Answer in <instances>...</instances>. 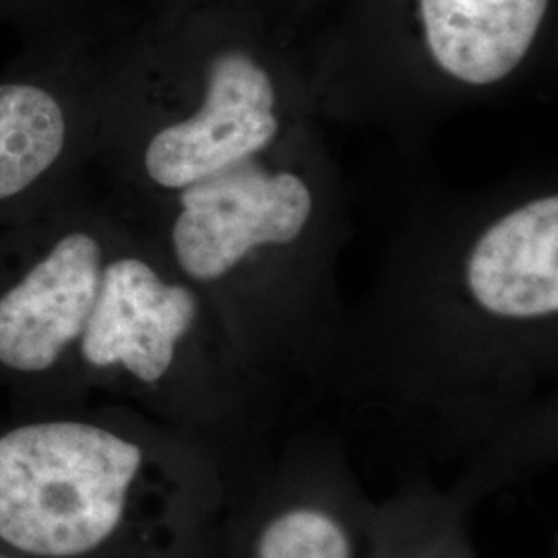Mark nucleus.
Instances as JSON below:
<instances>
[{
    "mask_svg": "<svg viewBox=\"0 0 558 558\" xmlns=\"http://www.w3.org/2000/svg\"><path fill=\"white\" fill-rule=\"evenodd\" d=\"M480 304L500 317L558 311V197L527 203L490 226L468 263Z\"/></svg>",
    "mask_w": 558,
    "mask_h": 558,
    "instance_id": "6",
    "label": "nucleus"
},
{
    "mask_svg": "<svg viewBox=\"0 0 558 558\" xmlns=\"http://www.w3.org/2000/svg\"><path fill=\"white\" fill-rule=\"evenodd\" d=\"M106 236L73 191L0 230V398L7 410L73 405L81 336L100 292Z\"/></svg>",
    "mask_w": 558,
    "mask_h": 558,
    "instance_id": "1",
    "label": "nucleus"
},
{
    "mask_svg": "<svg viewBox=\"0 0 558 558\" xmlns=\"http://www.w3.org/2000/svg\"><path fill=\"white\" fill-rule=\"evenodd\" d=\"M259 558H350V546L336 521L315 511H294L265 530Z\"/></svg>",
    "mask_w": 558,
    "mask_h": 558,
    "instance_id": "8",
    "label": "nucleus"
},
{
    "mask_svg": "<svg viewBox=\"0 0 558 558\" xmlns=\"http://www.w3.org/2000/svg\"><path fill=\"white\" fill-rule=\"evenodd\" d=\"M71 0H0V23L20 27L34 41L64 38Z\"/></svg>",
    "mask_w": 558,
    "mask_h": 558,
    "instance_id": "9",
    "label": "nucleus"
},
{
    "mask_svg": "<svg viewBox=\"0 0 558 558\" xmlns=\"http://www.w3.org/2000/svg\"><path fill=\"white\" fill-rule=\"evenodd\" d=\"M548 0H420L440 69L470 85L505 80L532 48Z\"/></svg>",
    "mask_w": 558,
    "mask_h": 558,
    "instance_id": "7",
    "label": "nucleus"
},
{
    "mask_svg": "<svg viewBox=\"0 0 558 558\" xmlns=\"http://www.w3.org/2000/svg\"><path fill=\"white\" fill-rule=\"evenodd\" d=\"M179 205L170 226L174 260L189 278L214 281L248 251L296 239L311 216L313 197L294 174L269 177L239 161L182 189Z\"/></svg>",
    "mask_w": 558,
    "mask_h": 558,
    "instance_id": "4",
    "label": "nucleus"
},
{
    "mask_svg": "<svg viewBox=\"0 0 558 558\" xmlns=\"http://www.w3.org/2000/svg\"><path fill=\"white\" fill-rule=\"evenodd\" d=\"M269 75L242 52H221L207 69L199 108L156 126L141 147V172L160 191L182 189L244 161L278 133Z\"/></svg>",
    "mask_w": 558,
    "mask_h": 558,
    "instance_id": "5",
    "label": "nucleus"
},
{
    "mask_svg": "<svg viewBox=\"0 0 558 558\" xmlns=\"http://www.w3.org/2000/svg\"><path fill=\"white\" fill-rule=\"evenodd\" d=\"M199 315L191 288L163 278L137 253L106 255L100 292L81 336L75 389L89 377L120 373L156 389L177 366Z\"/></svg>",
    "mask_w": 558,
    "mask_h": 558,
    "instance_id": "3",
    "label": "nucleus"
},
{
    "mask_svg": "<svg viewBox=\"0 0 558 558\" xmlns=\"http://www.w3.org/2000/svg\"><path fill=\"white\" fill-rule=\"evenodd\" d=\"M87 110L66 38L32 41L29 54L0 75V230L71 191Z\"/></svg>",
    "mask_w": 558,
    "mask_h": 558,
    "instance_id": "2",
    "label": "nucleus"
}]
</instances>
